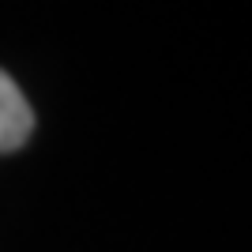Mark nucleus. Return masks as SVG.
I'll list each match as a JSON object with an SVG mask.
<instances>
[{
	"instance_id": "nucleus-1",
	"label": "nucleus",
	"mask_w": 252,
	"mask_h": 252,
	"mask_svg": "<svg viewBox=\"0 0 252 252\" xmlns=\"http://www.w3.org/2000/svg\"><path fill=\"white\" fill-rule=\"evenodd\" d=\"M34 136V109L23 98L19 83L0 68V155L19 151Z\"/></svg>"
}]
</instances>
